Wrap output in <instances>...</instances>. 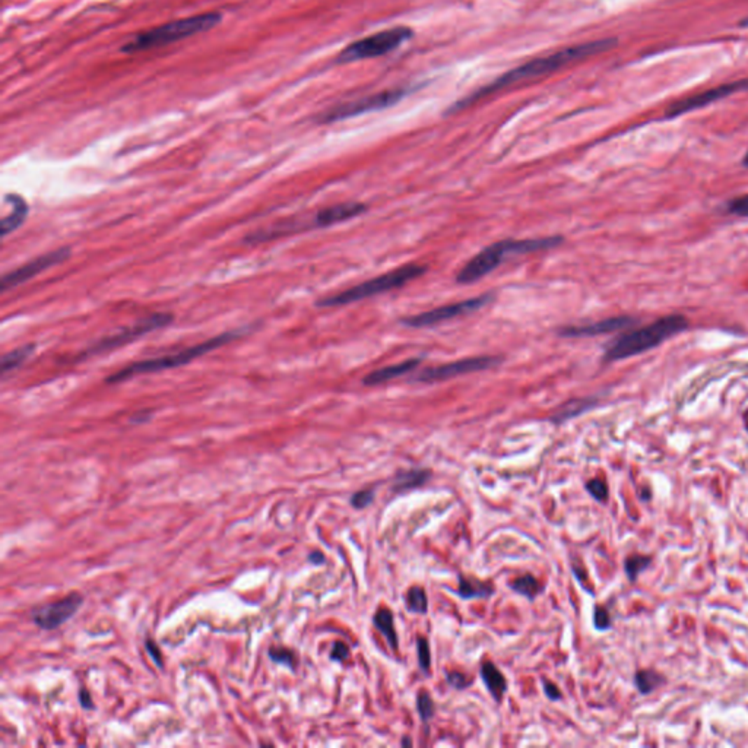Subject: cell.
<instances>
[{
  "mask_svg": "<svg viewBox=\"0 0 748 748\" xmlns=\"http://www.w3.org/2000/svg\"><path fill=\"white\" fill-rule=\"evenodd\" d=\"M742 164L745 165V167H748V151H747V154H745V157L742 160Z\"/></svg>",
  "mask_w": 748,
  "mask_h": 748,
  "instance_id": "obj_43",
  "label": "cell"
},
{
  "mask_svg": "<svg viewBox=\"0 0 748 748\" xmlns=\"http://www.w3.org/2000/svg\"><path fill=\"white\" fill-rule=\"evenodd\" d=\"M424 272H425L424 266L407 264V266H402V268L390 271L385 275L364 281L361 282V284L353 288H348L338 294L325 297L318 303V306L319 307H339V306H346L355 302H361L364 300V298H369L377 294H385L388 291L401 288L409 284L411 281L420 278Z\"/></svg>",
  "mask_w": 748,
  "mask_h": 748,
  "instance_id": "obj_6",
  "label": "cell"
},
{
  "mask_svg": "<svg viewBox=\"0 0 748 748\" xmlns=\"http://www.w3.org/2000/svg\"><path fill=\"white\" fill-rule=\"evenodd\" d=\"M36 351V345L34 344H28V345H24V346H20L16 348V350L8 353L3 355L2 358V364H0V369H2V373L6 374L15 369H18L20 365L28 360V357Z\"/></svg>",
  "mask_w": 748,
  "mask_h": 748,
  "instance_id": "obj_25",
  "label": "cell"
},
{
  "mask_svg": "<svg viewBox=\"0 0 748 748\" xmlns=\"http://www.w3.org/2000/svg\"><path fill=\"white\" fill-rule=\"evenodd\" d=\"M498 358L494 357H475V358H465L458 360L453 362H447L439 367H430L423 370L415 380L421 381V383H436V381H444L449 379H453L458 376H465L470 373H477L493 369L494 365L498 364Z\"/></svg>",
  "mask_w": 748,
  "mask_h": 748,
  "instance_id": "obj_11",
  "label": "cell"
},
{
  "mask_svg": "<svg viewBox=\"0 0 748 748\" xmlns=\"http://www.w3.org/2000/svg\"><path fill=\"white\" fill-rule=\"evenodd\" d=\"M374 497H376L374 490H361V491L354 493V494L351 495L350 503H351V506H353L354 509L361 510V509L369 507V506L374 502Z\"/></svg>",
  "mask_w": 748,
  "mask_h": 748,
  "instance_id": "obj_33",
  "label": "cell"
},
{
  "mask_svg": "<svg viewBox=\"0 0 748 748\" xmlns=\"http://www.w3.org/2000/svg\"><path fill=\"white\" fill-rule=\"evenodd\" d=\"M309 560L314 564H323L325 563V556L320 553V551H313L310 556H309Z\"/></svg>",
  "mask_w": 748,
  "mask_h": 748,
  "instance_id": "obj_41",
  "label": "cell"
},
{
  "mask_svg": "<svg viewBox=\"0 0 748 748\" xmlns=\"http://www.w3.org/2000/svg\"><path fill=\"white\" fill-rule=\"evenodd\" d=\"M652 564V557L642 556V554H633L626 558L624 561V570L630 581H635L640 573H643L647 567Z\"/></svg>",
  "mask_w": 748,
  "mask_h": 748,
  "instance_id": "obj_27",
  "label": "cell"
},
{
  "mask_svg": "<svg viewBox=\"0 0 748 748\" xmlns=\"http://www.w3.org/2000/svg\"><path fill=\"white\" fill-rule=\"evenodd\" d=\"M689 327V320L681 314H670L663 316V318L658 319L656 322L643 326L640 329H636L633 332H628L614 339L607 351L604 354V360L611 361H620L624 358H630L639 355L642 353H646L652 350V348L658 346L663 341H667L672 337H675L679 332H683Z\"/></svg>",
  "mask_w": 748,
  "mask_h": 748,
  "instance_id": "obj_2",
  "label": "cell"
},
{
  "mask_svg": "<svg viewBox=\"0 0 748 748\" xmlns=\"http://www.w3.org/2000/svg\"><path fill=\"white\" fill-rule=\"evenodd\" d=\"M431 477V472L428 470H411V471H401L397 472L393 479L392 490L395 493H404L408 490L418 488L424 486L428 478Z\"/></svg>",
  "mask_w": 748,
  "mask_h": 748,
  "instance_id": "obj_21",
  "label": "cell"
},
{
  "mask_svg": "<svg viewBox=\"0 0 748 748\" xmlns=\"http://www.w3.org/2000/svg\"><path fill=\"white\" fill-rule=\"evenodd\" d=\"M79 700H80V705H82V707H85V709H92V703H91V696H90V693H88V691H85V690H82V691H80V694H79Z\"/></svg>",
  "mask_w": 748,
  "mask_h": 748,
  "instance_id": "obj_40",
  "label": "cell"
},
{
  "mask_svg": "<svg viewBox=\"0 0 748 748\" xmlns=\"http://www.w3.org/2000/svg\"><path fill=\"white\" fill-rule=\"evenodd\" d=\"M417 710H418L420 718L424 722H428L431 718L435 717L436 706H435V702H433V699H431V696H430L428 691H425V690L418 691V694H417Z\"/></svg>",
  "mask_w": 748,
  "mask_h": 748,
  "instance_id": "obj_29",
  "label": "cell"
},
{
  "mask_svg": "<svg viewBox=\"0 0 748 748\" xmlns=\"http://www.w3.org/2000/svg\"><path fill=\"white\" fill-rule=\"evenodd\" d=\"M146 649L149 651V654H151V656L154 658V661L157 662L158 667H161L162 662H161V658H160V651H158L157 644H155L154 642H151V640H148V642H146Z\"/></svg>",
  "mask_w": 748,
  "mask_h": 748,
  "instance_id": "obj_39",
  "label": "cell"
},
{
  "mask_svg": "<svg viewBox=\"0 0 748 748\" xmlns=\"http://www.w3.org/2000/svg\"><path fill=\"white\" fill-rule=\"evenodd\" d=\"M420 362H421L420 360L411 358V360H407V361H402V362H397V364H393V365H386V367L377 369V370L372 372L370 374H367L364 377V385H367V386L385 385L390 380H395L397 377H402L404 374H408L409 372L415 370L420 365Z\"/></svg>",
  "mask_w": 748,
  "mask_h": 748,
  "instance_id": "obj_17",
  "label": "cell"
},
{
  "mask_svg": "<svg viewBox=\"0 0 748 748\" xmlns=\"http://www.w3.org/2000/svg\"><path fill=\"white\" fill-rule=\"evenodd\" d=\"M69 256H71L69 247H62V248H57V250L41 255L36 259H32L31 262L20 266L18 269L5 274L2 276V281H0V287H2L3 291L18 287L20 284H22V282L29 281L31 278H34L36 275H38L40 272L45 269L53 268V266L62 263Z\"/></svg>",
  "mask_w": 748,
  "mask_h": 748,
  "instance_id": "obj_13",
  "label": "cell"
},
{
  "mask_svg": "<svg viewBox=\"0 0 748 748\" xmlns=\"http://www.w3.org/2000/svg\"><path fill=\"white\" fill-rule=\"evenodd\" d=\"M633 323V319L627 318V316H619V318H609L595 323L588 325H579V326H566L560 330L561 337L567 338H586V337H596L609 334V332H617Z\"/></svg>",
  "mask_w": 748,
  "mask_h": 748,
  "instance_id": "obj_15",
  "label": "cell"
},
{
  "mask_svg": "<svg viewBox=\"0 0 748 748\" xmlns=\"http://www.w3.org/2000/svg\"><path fill=\"white\" fill-rule=\"evenodd\" d=\"M488 302H490V295L474 297V298H470V300L446 304V306L433 309L425 313L409 316V318L402 319V323L409 327H430V326L443 323L446 320L456 319L459 318V316H465L468 313L477 311L478 309L486 306Z\"/></svg>",
  "mask_w": 748,
  "mask_h": 748,
  "instance_id": "obj_10",
  "label": "cell"
},
{
  "mask_svg": "<svg viewBox=\"0 0 748 748\" xmlns=\"http://www.w3.org/2000/svg\"><path fill=\"white\" fill-rule=\"evenodd\" d=\"M745 90H748V78L747 79H740V80H735V82H731V84H724V85H719V87H714V88L706 90L703 92H697V94H693L690 97L681 98V99H678V101L672 103L668 107V110L665 111V115H667V118H677V115H681L684 113H690V111H694L697 108L706 107L710 103L719 101V99H722L725 97H729V95H733V94H735L738 91H745Z\"/></svg>",
  "mask_w": 748,
  "mask_h": 748,
  "instance_id": "obj_12",
  "label": "cell"
},
{
  "mask_svg": "<svg viewBox=\"0 0 748 748\" xmlns=\"http://www.w3.org/2000/svg\"><path fill=\"white\" fill-rule=\"evenodd\" d=\"M447 683L456 690H465L471 686V679L459 671H452L447 672Z\"/></svg>",
  "mask_w": 748,
  "mask_h": 748,
  "instance_id": "obj_36",
  "label": "cell"
},
{
  "mask_svg": "<svg viewBox=\"0 0 748 748\" xmlns=\"http://www.w3.org/2000/svg\"><path fill=\"white\" fill-rule=\"evenodd\" d=\"M247 330H248V327L224 332V334H221L218 337L206 339V341H204L201 344H196L195 346H189V348H186V350L177 351L174 354L164 355V357H160V358H149V360H143V361H136V362L126 365V367L122 369L120 372L113 373L106 380H107V383L114 385V383H122V381H126V380L135 377V376H139V374L158 373V372H162V370H170V369H174V367H180V365L189 364L193 360L205 355L206 353H211L213 350H218V348L224 346L225 344L240 338L244 334V332H247Z\"/></svg>",
  "mask_w": 748,
  "mask_h": 748,
  "instance_id": "obj_4",
  "label": "cell"
},
{
  "mask_svg": "<svg viewBox=\"0 0 748 748\" xmlns=\"http://www.w3.org/2000/svg\"><path fill=\"white\" fill-rule=\"evenodd\" d=\"M221 21L220 13H202L189 16V18L177 20L169 24L160 25L157 28H153L149 31L142 32V34L136 36L132 41L126 43L123 45V52L126 53H136L143 52V50L157 48L167 45L176 41H180L183 38L192 37L199 32L208 31L209 28H213Z\"/></svg>",
  "mask_w": 748,
  "mask_h": 748,
  "instance_id": "obj_5",
  "label": "cell"
},
{
  "mask_svg": "<svg viewBox=\"0 0 748 748\" xmlns=\"http://www.w3.org/2000/svg\"><path fill=\"white\" fill-rule=\"evenodd\" d=\"M742 25H748V20H747V21H744V22H742Z\"/></svg>",
  "mask_w": 748,
  "mask_h": 748,
  "instance_id": "obj_44",
  "label": "cell"
},
{
  "mask_svg": "<svg viewBox=\"0 0 748 748\" xmlns=\"http://www.w3.org/2000/svg\"><path fill=\"white\" fill-rule=\"evenodd\" d=\"M365 211H367L365 205L364 204H358V202L339 204V205H334V206H327V208H325V209H322V211H319L318 213H316L313 225L319 227V228L335 225V224H339V223H344V221H348V220H353V218L358 217V215L364 213Z\"/></svg>",
  "mask_w": 748,
  "mask_h": 748,
  "instance_id": "obj_16",
  "label": "cell"
},
{
  "mask_svg": "<svg viewBox=\"0 0 748 748\" xmlns=\"http://www.w3.org/2000/svg\"><path fill=\"white\" fill-rule=\"evenodd\" d=\"M404 95H405L404 90H390V91L379 92V94L365 97L361 99H355V101L346 103V104H342V106L329 110L326 114H323L322 120L326 123H330V122H338L344 119H351L360 114L383 110V108H388L396 104L397 101H401Z\"/></svg>",
  "mask_w": 748,
  "mask_h": 748,
  "instance_id": "obj_9",
  "label": "cell"
},
{
  "mask_svg": "<svg viewBox=\"0 0 748 748\" xmlns=\"http://www.w3.org/2000/svg\"><path fill=\"white\" fill-rule=\"evenodd\" d=\"M635 684L642 694H651L665 684V678L654 670H640L635 675Z\"/></svg>",
  "mask_w": 748,
  "mask_h": 748,
  "instance_id": "obj_26",
  "label": "cell"
},
{
  "mask_svg": "<svg viewBox=\"0 0 748 748\" xmlns=\"http://www.w3.org/2000/svg\"><path fill=\"white\" fill-rule=\"evenodd\" d=\"M373 624L380 631V633L385 636V639L388 640V643H389V646L392 647V649L397 651L399 640H397V633L395 630L393 614L386 608L377 609L376 614H374V617H373Z\"/></svg>",
  "mask_w": 748,
  "mask_h": 748,
  "instance_id": "obj_22",
  "label": "cell"
},
{
  "mask_svg": "<svg viewBox=\"0 0 748 748\" xmlns=\"http://www.w3.org/2000/svg\"><path fill=\"white\" fill-rule=\"evenodd\" d=\"M614 44H616V40H611V38L588 41V43H584V44H577V45H572V47H567V48L558 50V52H554L551 55H546V56L539 57V59H534L530 62H526V63L518 66V68H514V69L503 73L502 76H498L497 79H494L491 82V84H488L484 88L478 90L475 94L470 95L468 98H465L463 101H459L456 104V108H462L465 106H468V104L477 101V99H479V98L491 95L495 91H500V90L511 87L514 84H519V82L535 79V78H539V76H545V75L553 73V72L564 68V66L572 64V63H574L577 60H584L586 57H591V56H595V55H600L602 52H607V50L612 48Z\"/></svg>",
  "mask_w": 748,
  "mask_h": 748,
  "instance_id": "obj_1",
  "label": "cell"
},
{
  "mask_svg": "<svg viewBox=\"0 0 748 748\" xmlns=\"http://www.w3.org/2000/svg\"><path fill=\"white\" fill-rule=\"evenodd\" d=\"M407 605L411 612L427 614L428 600L425 591L421 586H412L407 595Z\"/></svg>",
  "mask_w": 748,
  "mask_h": 748,
  "instance_id": "obj_28",
  "label": "cell"
},
{
  "mask_svg": "<svg viewBox=\"0 0 748 748\" xmlns=\"http://www.w3.org/2000/svg\"><path fill=\"white\" fill-rule=\"evenodd\" d=\"M350 655H351L350 646H348L344 642H335L334 647H332V652H330V659L335 661V662H344V661H346L348 658H350Z\"/></svg>",
  "mask_w": 748,
  "mask_h": 748,
  "instance_id": "obj_37",
  "label": "cell"
},
{
  "mask_svg": "<svg viewBox=\"0 0 748 748\" xmlns=\"http://www.w3.org/2000/svg\"><path fill=\"white\" fill-rule=\"evenodd\" d=\"M510 589L528 598L529 601H534L535 598L544 591V586L539 584L537 577H534L532 574H523L511 581Z\"/></svg>",
  "mask_w": 748,
  "mask_h": 748,
  "instance_id": "obj_23",
  "label": "cell"
},
{
  "mask_svg": "<svg viewBox=\"0 0 748 748\" xmlns=\"http://www.w3.org/2000/svg\"><path fill=\"white\" fill-rule=\"evenodd\" d=\"M728 211L738 217L748 218V195H742L738 197H734L733 201L728 202Z\"/></svg>",
  "mask_w": 748,
  "mask_h": 748,
  "instance_id": "obj_34",
  "label": "cell"
},
{
  "mask_svg": "<svg viewBox=\"0 0 748 748\" xmlns=\"http://www.w3.org/2000/svg\"><path fill=\"white\" fill-rule=\"evenodd\" d=\"M417 652H418L420 670L424 674H430L431 652H430V643H428V640L425 637H421V636L417 637Z\"/></svg>",
  "mask_w": 748,
  "mask_h": 748,
  "instance_id": "obj_30",
  "label": "cell"
},
{
  "mask_svg": "<svg viewBox=\"0 0 748 748\" xmlns=\"http://www.w3.org/2000/svg\"><path fill=\"white\" fill-rule=\"evenodd\" d=\"M593 626L596 630H608L611 628V617L607 608L604 607H595L593 611Z\"/></svg>",
  "mask_w": 748,
  "mask_h": 748,
  "instance_id": "obj_35",
  "label": "cell"
},
{
  "mask_svg": "<svg viewBox=\"0 0 748 748\" xmlns=\"http://www.w3.org/2000/svg\"><path fill=\"white\" fill-rule=\"evenodd\" d=\"M171 322H173V316L171 314L157 313V314H153V316H148V318L139 320L138 323H135L133 326L125 327V329H122L119 332H115V334H113V335H110L107 338H103L101 341L95 342L84 353V355L90 357V355L108 353L111 350H115V348H119V346H123L126 344L136 341L138 338L149 334V332H154L157 329L167 326Z\"/></svg>",
  "mask_w": 748,
  "mask_h": 748,
  "instance_id": "obj_8",
  "label": "cell"
},
{
  "mask_svg": "<svg viewBox=\"0 0 748 748\" xmlns=\"http://www.w3.org/2000/svg\"><path fill=\"white\" fill-rule=\"evenodd\" d=\"M269 656L276 663L287 665L290 668L295 667V655L292 651L285 649V647H272L269 651Z\"/></svg>",
  "mask_w": 748,
  "mask_h": 748,
  "instance_id": "obj_32",
  "label": "cell"
},
{
  "mask_svg": "<svg viewBox=\"0 0 748 748\" xmlns=\"http://www.w3.org/2000/svg\"><path fill=\"white\" fill-rule=\"evenodd\" d=\"M563 241L561 237H544V239H528V240H504L494 243L483 248L478 255H475L458 274V282L463 285L472 284L479 281L495 268L502 264V262L510 255L519 253H532L553 248Z\"/></svg>",
  "mask_w": 748,
  "mask_h": 748,
  "instance_id": "obj_3",
  "label": "cell"
},
{
  "mask_svg": "<svg viewBox=\"0 0 748 748\" xmlns=\"http://www.w3.org/2000/svg\"><path fill=\"white\" fill-rule=\"evenodd\" d=\"M401 744H402L404 747H411V745H412V740L408 738V737H404L402 741H401Z\"/></svg>",
  "mask_w": 748,
  "mask_h": 748,
  "instance_id": "obj_42",
  "label": "cell"
},
{
  "mask_svg": "<svg viewBox=\"0 0 748 748\" xmlns=\"http://www.w3.org/2000/svg\"><path fill=\"white\" fill-rule=\"evenodd\" d=\"M458 595L462 600H472V598H490L494 593V586L488 581H483L475 577L459 574Z\"/></svg>",
  "mask_w": 748,
  "mask_h": 748,
  "instance_id": "obj_19",
  "label": "cell"
},
{
  "mask_svg": "<svg viewBox=\"0 0 748 748\" xmlns=\"http://www.w3.org/2000/svg\"><path fill=\"white\" fill-rule=\"evenodd\" d=\"M481 678H483L487 690L493 696V699L497 703H500L503 696L507 691V681L502 671L498 670L491 661H484L481 663Z\"/></svg>",
  "mask_w": 748,
  "mask_h": 748,
  "instance_id": "obj_18",
  "label": "cell"
},
{
  "mask_svg": "<svg viewBox=\"0 0 748 748\" xmlns=\"http://www.w3.org/2000/svg\"><path fill=\"white\" fill-rule=\"evenodd\" d=\"M84 602V596L80 593H71L63 600L45 604L32 612V620L43 630H55L71 620Z\"/></svg>",
  "mask_w": 748,
  "mask_h": 748,
  "instance_id": "obj_14",
  "label": "cell"
},
{
  "mask_svg": "<svg viewBox=\"0 0 748 748\" xmlns=\"http://www.w3.org/2000/svg\"><path fill=\"white\" fill-rule=\"evenodd\" d=\"M592 405H593L592 399H574V401H570L567 404H564L561 408H558L551 417V421L556 424H561L564 421L576 417V415L588 411Z\"/></svg>",
  "mask_w": 748,
  "mask_h": 748,
  "instance_id": "obj_24",
  "label": "cell"
},
{
  "mask_svg": "<svg viewBox=\"0 0 748 748\" xmlns=\"http://www.w3.org/2000/svg\"><path fill=\"white\" fill-rule=\"evenodd\" d=\"M542 687H544V693H545V696L548 697V699L553 700V702L561 700L563 694H561L560 689L554 683H551V681H548V679L544 678L542 679Z\"/></svg>",
  "mask_w": 748,
  "mask_h": 748,
  "instance_id": "obj_38",
  "label": "cell"
},
{
  "mask_svg": "<svg viewBox=\"0 0 748 748\" xmlns=\"http://www.w3.org/2000/svg\"><path fill=\"white\" fill-rule=\"evenodd\" d=\"M586 490L588 493L595 498L596 502H601V503H605L608 500V486L605 481L602 479H591L586 483Z\"/></svg>",
  "mask_w": 748,
  "mask_h": 748,
  "instance_id": "obj_31",
  "label": "cell"
},
{
  "mask_svg": "<svg viewBox=\"0 0 748 748\" xmlns=\"http://www.w3.org/2000/svg\"><path fill=\"white\" fill-rule=\"evenodd\" d=\"M745 428H747V431H748V420H747V424H745Z\"/></svg>",
  "mask_w": 748,
  "mask_h": 748,
  "instance_id": "obj_45",
  "label": "cell"
},
{
  "mask_svg": "<svg viewBox=\"0 0 748 748\" xmlns=\"http://www.w3.org/2000/svg\"><path fill=\"white\" fill-rule=\"evenodd\" d=\"M411 37L412 31L407 27H395L374 32L372 36H367L351 43L350 45H346L342 50V53L338 56V62L350 63L385 56L393 52V50H396L405 41H408Z\"/></svg>",
  "mask_w": 748,
  "mask_h": 748,
  "instance_id": "obj_7",
  "label": "cell"
},
{
  "mask_svg": "<svg viewBox=\"0 0 748 748\" xmlns=\"http://www.w3.org/2000/svg\"><path fill=\"white\" fill-rule=\"evenodd\" d=\"M6 201L12 205V212L8 213L2 220V236H8L9 232L18 228L28 213V205L24 199L18 195H8Z\"/></svg>",
  "mask_w": 748,
  "mask_h": 748,
  "instance_id": "obj_20",
  "label": "cell"
}]
</instances>
